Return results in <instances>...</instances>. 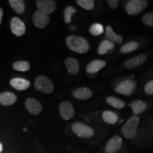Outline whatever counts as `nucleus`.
<instances>
[{"label": "nucleus", "mask_w": 153, "mask_h": 153, "mask_svg": "<svg viewBox=\"0 0 153 153\" xmlns=\"http://www.w3.org/2000/svg\"><path fill=\"white\" fill-rule=\"evenodd\" d=\"M66 45L70 51L79 54L87 53L90 48L89 42L85 38L74 35L67 37Z\"/></svg>", "instance_id": "1"}, {"label": "nucleus", "mask_w": 153, "mask_h": 153, "mask_svg": "<svg viewBox=\"0 0 153 153\" xmlns=\"http://www.w3.org/2000/svg\"><path fill=\"white\" fill-rule=\"evenodd\" d=\"M140 123V118L138 116H131L122 127V134L126 139H133L137 134V128Z\"/></svg>", "instance_id": "2"}, {"label": "nucleus", "mask_w": 153, "mask_h": 153, "mask_svg": "<svg viewBox=\"0 0 153 153\" xmlns=\"http://www.w3.org/2000/svg\"><path fill=\"white\" fill-rule=\"evenodd\" d=\"M148 5V0H131L126 4L125 11L128 15L135 16L144 11Z\"/></svg>", "instance_id": "3"}, {"label": "nucleus", "mask_w": 153, "mask_h": 153, "mask_svg": "<svg viewBox=\"0 0 153 153\" xmlns=\"http://www.w3.org/2000/svg\"><path fill=\"white\" fill-rule=\"evenodd\" d=\"M137 89V83L134 80L125 79L118 83L115 87L114 90L120 94L131 96L135 92Z\"/></svg>", "instance_id": "4"}, {"label": "nucleus", "mask_w": 153, "mask_h": 153, "mask_svg": "<svg viewBox=\"0 0 153 153\" xmlns=\"http://www.w3.org/2000/svg\"><path fill=\"white\" fill-rule=\"evenodd\" d=\"M72 131L75 135L82 138H91L94 135V131L92 128L81 122H76L72 124Z\"/></svg>", "instance_id": "5"}, {"label": "nucleus", "mask_w": 153, "mask_h": 153, "mask_svg": "<svg viewBox=\"0 0 153 153\" xmlns=\"http://www.w3.org/2000/svg\"><path fill=\"white\" fill-rule=\"evenodd\" d=\"M34 87L37 91L45 94H51L54 90V85L52 81L45 76H38L35 80Z\"/></svg>", "instance_id": "6"}, {"label": "nucleus", "mask_w": 153, "mask_h": 153, "mask_svg": "<svg viewBox=\"0 0 153 153\" xmlns=\"http://www.w3.org/2000/svg\"><path fill=\"white\" fill-rule=\"evenodd\" d=\"M36 4L38 10L48 16L55 12L57 9L56 2L53 0H38Z\"/></svg>", "instance_id": "7"}, {"label": "nucleus", "mask_w": 153, "mask_h": 153, "mask_svg": "<svg viewBox=\"0 0 153 153\" xmlns=\"http://www.w3.org/2000/svg\"><path fill=\"white\" fill-rule=\"evenodd\" d=\"M59 111H60L61 118L66 120L72 119L75 114L73 105L67 101L60 103L59 105Z\"/></svg>", "instance_id": "8"}, {"label": "nucleus", "mask_w": 153, "mask_h": 153, "mask_svg": "<svg viewBox=\"0 0 153 153\" xmlns=\"http://www.w3.org/2000/svg\"><path fill=\"white\" fill-rule=\"evenodd\" d=\"M11 30L15 36H22L26 33V26L24 22L18 17H13L11 21Z\"/></svg>", "instance_id": "9"}, {"label": "nucleus", "mask_w": 153, "mask_h": 153, "mask_svg": "<svg viewBox=\"0 0 153 153\" xmlns=\"http://www.w3.org/2000/svg\"><path fill=\"white\" fill-rule=\"evenodd\" d=\"M49 16L37 10L33 15V22L34 26L38 28H45L49 24Z\"/></svg>", "instance_id": "10"}, {"label": "nucleus", "mask_w": 153, "mask_h": 153, "mask_svg": "<svg viewBox=\"0 0 153 153\" xmlns=\"http://www.w3.org/2000/svg\"><path fill=\"white\" fill-rule=\"evenodd\" d=\"M25 106H26V110L33 116H37L41 114L42 109H43L41 103L37 99L33 98L26 99V102H25Z\"/></svg>", "instance_id": "11"}, {"label": "nucleus", "mask_w": 153, "mask_h": 153, "mask_svg": "<svg viewBox=\"0 0 153 153\" xmlns=\"http://www.w3.org/2000/svg\"><path fill=\"white\" fill-rule=\"evenodd\" d=\"M122 138L118 135H115L108 140L106 145V153H116L121 148Z\"/></svg>", "instance_id": "12"}, {"label": "nucleus", "mask_w": 153, "mask_h": 153, "mask_svg": "<svg viewBox=\"0 0 153 153\" xmlns=\"http://www.w3.org/2000/svg\"><path fill=\"white\" fill-rule=\"evenodd\" d=\"M147 55L145 54H140L136 56L131 57L128 60H126L124 62V65L128 69H135L137 67L142 65L143 63L147 60Z\"/></svg>", "instance_id": "13"}, {"label": "nucleus", "mask_w": 153, "mask_h": 153, "mask_svg": "<svg viewBox=\"0 0 153 153\" xmlns=\"http://www.w3.org/2000/svg\"><path fill=\"white\" fill-rule=\"evenodd\" d=\"M106 65V62L102 60H94L86 67V71L89 74H95Z\"/></svg>", "instance_id": "14"}, {"label": "nucleus", "mask_w": 153, "mask_h": 153, "mask_svg": "<svg viewBox=\"0 0 153 153\" xmlns=\"http://www.w3.org/2000/svg\"><path fill=\"white\" fill-rule=\"evenodd\" d=\"M92 95V91L87 87H79L72 91V96L79 100H87L91 98Z\"/></svg>", "instance_id": "15"}, {"label": "nucleus", "mask_w": 153, "mask_h": 153, "mask_svg": "<svg viewBox=\"0 0 153 153\" xmlns=\"http://www.w3.org/2000/svg\"><path fill=\"white\" fill-rule=\"evenodd\" d=\"M10 85L15 89L19 91L26 90L30 86V82L24 78H13L10 81Z\"/></svg>", "instance_id": "16"}, {"label": "nucleus", "mask_w": 153, "mask_h": 153, "mask_svg": "<svg viewBox=\"0 0 153 153\" xmlns=\"http://www.w3.org/2000/svg\"><path fill=\"white\" fill-rule=\"evenodd\" d=\"M65 65L68 72L72 75H76L79 70V61L72 57H68L65 60Z\"/></svg>", "instance_id": "17"}, {"label": "nucleus", "mask_w": 153, "mask_h": 153, "mask_svg": "<svg viewBox=\"0 0 153 153\" xmlns=\"http://www.w3.org/2000/svg\"><path fill=\"white\" fill-rule=\"evenodd\" d=\"M17 97L12 92H2L0 94V104L2 106H8L13 105L16 102Z\"/></svg>", "instance_id": "18"}, {"label": "nucleus", "mask_w": 153, "mask_h": 153, "mask_svg": "<svg viewBox=\"0 0 153 153\" xmlns=\"http://www.w3.org/2000/svg\"><path fill=\"white\" fill-rule=\"evenodd\" d=\"M105 38L107 41L114 44H120L123 42V37L115 33L111 26H106V30H105Z\"/></svg>", "instance_id": "19"}, {"label": "nucleus", "mask_w": 153, "mask_h": 153, "mask_svg": "<svg viewBox=\"0 0 153 153\" xmlns=\"http://www.w3.org/2000/svg\"><path fill=\"white\" fill-rule=\"evenodd\" d=\"M130 106L131 107L133 114L135 116H137V115L141 114L147 109V108H148V104L146 102H145L144 101L135 100L130 104Z\"/></svg>", "instance_id": "20"}, {"label": "nucleus", "mask_w": 153, "mask_h": 153, "mask_svg": "<svg viewBox=\"0 0 153 153\" xmlns=\"http://www.w3.org/2000/svg\"><path fill=\"white\" fill-rule=\"evenodd\" d=\"M114 48V44L111 43L110 41L104 40V41H101L99 44L98 49H97V53L99 55H105L109 51Z\"/></svg>", "instance_id": "21"}, {"label": "nucleus", "mask_w": 153, "mask_h": 153, "mask_svg": "<svg viewBox=\"0 0 153 153\" xmlns=\"http://www.w3.org/2000/svg\"><path fill=\"white\" fill-rule=\"evenodd\" d=\"M102 118L104 122L108 124H115L118 120V115L111 111H104L102 113Z\"/></svg>", "instance_id": "22"}, {"label": "nucleus", "mask_w": 153, "mask_h": 153, "mask_svg": "<svg viewBox=\"0 0 153 153\" xmlns=\"http://www.w3.org/2000/svg\"><path fill=\"white\" fill-rule=\"evenodd\" d=\"M9 4L17 14H23L25 11V4L23 0H9Z\"/></svg>", "instance_id": "23"}, {"label": "nucleus", "mask_w": 153, "mask_h": 153, "mask_svg": "<svg viewBox=\"0 0 153 153\" xmlns=\"http://www.w3.org/2000/svg\"><path fill=\"white\" fill-rule=\"evenodd\" d=\"M139 44L138 43L135 41H131L128 42L126 44L120 48V53H123V54H128V53H132L133 51H136V50L138 48Z\"/></svg>", "instance_id": "24"}, {"label": "nucleus", "mask_w": 153, "mask_h": 153, "mask_svg": "<svg viewBox=\"0 0 153 153\" xmlns=\"http://www.w3.org/2000/svg\"><path fill=\"white\" fill-rule=\"evenodd\" d=\"M106 101L107 104H109L110 106H113L115 108H118V109H121L126 106L125 102L123 101L114 97H107L106 99Z\"/></svg>", "instance_id": "25"}, {"label": "nucleus", "mask_w": 153, "mask_h": 153, "mask_svg": "<svg viewBox=\"0 0 153 153\" xmlns=\"http://www.w3.org/2000/svg\"><path fill=\"white\" fill-rule=\"evenodd\" d=\"M30 68V63L28 61H17L13 64L14 70L19 72L28 71Z\"/></svg>", "instance_id": "26"}, {"label": "nucleus", "mask_w": 153, "mask_h": 153, "mask_svg": "<svg viewBox=\"0 0 153 153\" xmlns=\"http://www.w3.org/2000/svg\"><path fill=\"white\" fill-rule=\"evenodd\" d=\"M104 32V26L99 23L93 24L89 28V33L94 36H99Z\"/></svg>", "instance_id": "27"}, {"label": "nucleus", "mask_w": 153, "mask_h": 153, "mask_svg": "<svg viewBox=\"0 0 153 153\" xmlns=\"http://www.w3.org/2000/svg\"><path fill=\"white\" fill-rule=\"evenodd\" d=\"M76 9L73 7L68 6L64 11V21L66 24H70L72 22V16L76 13Z\"/></svg>", "instance_id": "28"}, {"label": "nucleus", "mask_w": 153, "mask_h": 153, "mask_svg": "<svg viewBox=\"0 0 153 153\" xmlns=\"http://www.w3.org/2000/svg\"><path fill=\"white\" fill-rule=\"evenodd\" d=\"M76 3L82 9L87 11L91 10L94 7V1L93 0H76Z\"/></svg>", "instance_id": "29"}, {"label": "nucleus", "mask_w": 153, "mask_h": 153, "mask_svg": "<svg viewBox=\"0 0 153 153\" xmlns=\"http://www.w3.org/2000/svg\"><path fill=\"white\" fill-rule=\"evenodd\" d=\"M143 24L148 27H153V12L146 13L141 19Z\"/></svg>", "instance_id": "30"}, {"label": "nucleus", "mask_w": 153, "mask_h": 153, "mask_svg": "<svg viewBox=\"0 0 153 153\" xmlns=\"http://www.w3.org/2000/svg\"><path fill=\"white\" fill-rule=\"evenodd\" d=\"M144 91L147 94L153 95V79L146 83L144 87Z\"/></svg>", "instance_id": "31"}, {"label": "nucleus", "mask_w": 153, "mask_h": 153, "mask_svg": "<svg viewBox=\"0 0 153 153\" xmlns=\"http://www.w3.org/2000/svg\"><path fill=\"white\" fill-rule=\"evenodd\" d=\"M107 4L109 6L110 8L116 9L117 8L118 4H119V1L118 0H108Z\"/></svg>", "instance_id": "32"}, {"label": "nucleus", "mask_w": 153, "mask_h": 153, "mask_svg": "<svg viewBox=\"0 0 153 153\" xmlns=\"http://www.w3.org/2000/svg\"><path fill=\"white\" fill-rule=\"evenodd\" d=\"M3 14H4V11L3 9L0 7V25H1V20H2V17H3Z\"/></svg>", "instance_id": "33"}, {"label": "nucleus", "mask_w": 153, "mask_h": 153, "mask_svg": "<svg viewBox=\"0 0 153 153\" xmlns=\"http://www.w3.org/2000/svg\"><path fill=\"white\" fill-rule=\"evenodd\" d=\"M2 150H3V145L1 143H0V153L2 152Z\"/></svg>", "instance_id": "34"}, {"label": "nucleus", "mask_w": 153, "mask_h": 153, "mask_svg": "<svg viewBox=\"0 0 153 153\" xmlns=\"http://www.w3.org/2000/svg\"><path fill=\"white\" fill-rule=\"evenodd\" d=\"M70 29H74V30H76V28L75 27V26H74V27H70Z\"/></svg>", "instance_id": "35"}]
</instances>
